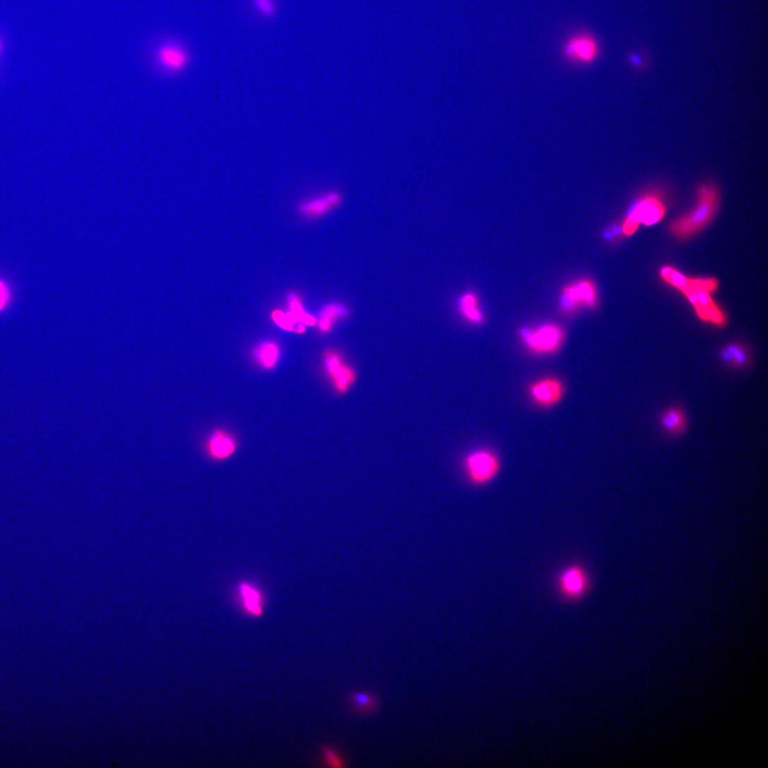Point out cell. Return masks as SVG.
<instances>
[{
    "label": "cell",
    "mask_w": 768,
    "mask_h": 768,
    "mask_svg": "<svg viewBox=\"0 0 768 768\" xmlns=\"http://www.w3.org/2000/svg\"><path fill=\"white\" fill-rule=\"evenodd\" d=\"M663 429L671 436L683 435L687 427V418L685 410L679 406H673L664 411L660 418Z\"/></svg>",
    "instance_id": "obj_13"
},
{
    "label": "cell",
    "mask_w": 768,
    "mask_h": 768,
    "mask_svg": "<svg viewBox=\"0 0 768 768\" xmlns=\"http://www.w3.org/2000/svg\"><path fill=\"white\" fill-rule=\"evenodd\" d=\"M288 301L290 307V313L297 322L308 325H312L315 323V319L305 312L294 294L290 295Z\"/></svg>",
    "instance_id": "obj_21"
},
{
    "label": "cell",
    "mask_w": 768,
    "mask_h": 768,
    "mask_svg": "<svg viewBox=\"0 0 768 768\" xmlns=\"http://www.w3.org/2000/svg\"><path fill=\"white\" fill-rule=\"evenodd\" d=\"M666 213V207L659 197L649 194L642 198L626 218L622 227V234L627 237L635 233L640 224L654 225L662 220Z\"/></svg>",
    "instance_id": "obj_4"
},
{
    "label": "cell",
    "mask_w": 768,
    "mask_h": 768,
    "mask_svg": "<svg viewBox=\"0 0 768 768\" xmlns=\"http://www.w3.org/2000/svg\"><path fill=\"white\" fill-rule=\"evenodd\" d=\"M721 358L727 365L735 369H745L749 364L748 350L740 343H731L721 352Z\"/></svg>",
    "instance_id": "obj_16"
},
{
    "label": "cell",
    "mask_w": 768,
    "mask_h": 768,
    "mask_svg": "<svg viewBox=\"0 0 768 768\" xmlns=\"http://www.w3.org/2000/svg\"><path fill=\"white\" fill-rule=\"evenodd\" d=\"M660 274L663 280L685 295L702 321L718 326L726 324L724 313L711 297L719 287L717 279L689 278L670 266L662 268Z\"/></svg>",
    "instance_id": "obj_1"
},
{
    "label": "cell",
    "mask_w": 768,
    "mask_h": 768,
    "mask_svg": "<svg viewBox=\"0 0 768 768\" xmlns=\"http://www.w3.org/2000/svg\"><path fill=\"white\" fill-rule=\"evenodd\" d=\"M459 309L462 316L474 324H483L485 317L480 308L478 297L473 293H466L459 300Z\"/></svg>",
    "instance_id": "obj_15"
},
{
    "label": "cell",
    "mask_w": 768,
    "mask_h": 768,
    "mask_svg": "<svg viewBox=\"0 0 768 768\" xmlns=\"http://www.w3.org/2000/svg\"><path fill=\"white\" fill-rule=\"evenodd\" d=\"M531 400L537 406L548 409L557 406L565 398V383L556 377L540 378L530 384L528 389Z\"/></svg>",
    "instance_id": "obj_8"
},
{
    "label": "cell",
    "mask_w": 768,
    "mask_h": 768,
    "mask_svg": "<svg viewBox=\"0 0 768 768\" xmlns=\"http://www.w3.org/2000/svg\"><path fill=\"white\" fill-rule=\"evenodd\" d=\"M160 64L171 71L183 69L189 61L187 52L179 46L173 44L163 45L158 52Z\"/></svg>",
    "instance_id": "obj_12"
},
{
    "label": "cell",
    "mask_w": 768,
    "mask_h": 768,
    "mask_svg": "<svg viewBox=\"0 0 768 768\" xmlns=\"http://www.w3.org/2000/svg\"><path fill=\"white\" fill-rule=\"evenodd\" d=\"M524 346L536 355H552L562 348L565 333L557 324H547L535 329L523 328L519 333Z\"/></svg>",
    "instance_id": "obj_3"
},
{
    "label": "cell",
    "mask_w": 768,
    "mask_h": 768,
    "mask_svg": "<svg viewBox=\"0 0 768 768\" xmlns=\"http://www.w3.org/2000/svg\"><path fill=\"white\" fill-rule=\"evenodd\" d=\"M563 52L566 59L572 62L591 64L598 57L600 45L591 34L580 33L571 36L565 42Z\"/></svg>",
    "instance_id": "obj_9"
},
{
    "label": "cell",
    "mask_w": 768,
    "mask_h": 768,
    "mask_svg": "<svg viewBox=\"0 0 768 768\" xmlns=\"http://www.w3.org/2000/svg\"><path fill=\"white\" fill-rule=\"evenodd\" d=\"M280 348L273 342H266L261 345L256 353L257 361L266 370H271L278 365L280 359Z\"/></svg>",
    "instance_id": "obj_20"
},
{
    "label": "cell",
    "mask_w": 768,
    "mask_h": 768,
    "mask_svg": "<svg viewBox=\"0 0 768 768\" xmlns=\"http://www.w3.org/2000/svg\"><path fill=\"white\" fill-rule=\"evenodd\" d=\"M559 591L562 596L569 601L583 598L589 591L590 579L586 570L580 565H572L566 568L558 579Z\"/></svg>",
    "instance_id": "obj_10"
},
{
    "label": "cell",
    "mask_w": 768,
    "mask_h": 768,
    "mask_svg": "<svg viewBox=\"0 0 768 768\" xmlns=\"http://www.w3.org/2000/svg\"><path fill=\"white\" fill-rule=\"evenodd\" d=\"M273 317L276 323L286 331H294L295 326L300 323L297 322L290 312L285 314L282 312H274Z\"/></svg>",
    "instance_id": "obj_23"
},
{
    "label": "cell",
    "mask_w": 768,
    "mask_h": 768,
    "mask_svg": "<svg viewBox=\"0 0 768 768\" xmlns=\"http://www.w3.org/2000/svg\"><path fill=\"white\" fill-rule=\"evenodd\" d=\"M11 292L7 283L0 280V312L4 310L10 303Z\"/></svg>",
    "instance_id": "obj_25"
},
{
    "label": "cell",
    "mask_w": 768,
    "mask_h": 768,
    "mask_svg": "<svg viewBox=\"0 0 768 768\" xmlns=\"http://www.w3.org/2000/svg\"><path fill=\"white\" fill-rule=\"evenodd\" d=\"M464 468L467 478L473 485L483 486L496 478L501 470V463L494 452L480 449L466 456Z\"/></svg>",
    "instance_id": "obj_5"
},
{
    "label": "cell",
    "mask_w": 768,
    "mask_h": 768,
    "mask_svg": "<svg viewBox=\"0 0 768 768\" xmlns=\"http://www.w3.org/2000/svg\"><path fill=\"white\" fill-rule=\"evenodd\" d=\"M340 193L333 191L304 203L300 210L309 215H320L330 211L341 203Z\"/></svg>",
    "instance_id": "obj_14"
},
{
    "label": "cell",
    "mask_w": 768,
    "mask_h": 768,
    "mask_svg": "<svg viewBox=\"0 0 768 768\" xmlns=\"http://www.w3.org/2000/svg\"><path fill=\"white\" fill-rule=\"evenodd\" d=\"M237 444L232 435L223 429L215 430L206 444V451L211 459L225 461L236 452Z\"/></svg>",
    "instance_id": "obj_11"
},
{
    "label": "cell",
    "mask_w": 768,
    "mask_h": 768,
    "mask_svg": "<svg viewBox=\"0 0 768 768\" xmlns=\"http://www.w3.org/2000/svg\"><path fill=\"white\" fill-rule=\"evenodd\" d=\"M720 192L715 184H702L697 190V203L692 211L678 218L670 226L671 234L679 240L688 239L705 228L717 213Z\"/></svg>",
    "instance_id": "obj_2"
},
{
    "label": "cell",
    "mask_w": 768,
    "mask_h": 768,
    "mask_svg": "<svg viewBox=\"0 0 768 768\" xmlns=\"http://www.w3.org/2000/svg\"><path fill=\"white\" fill-rule=\"evenodd\" d=\"M349 701L353 712L358 715H370L377 712L379 708L377 697L367 692L353 693L350 695Z\"/></svg>",
    "instance_id": "obj_17"
},
{
    "label": "cell",
    "mask_w": 768,
    "mask_h": 768,
    "mask_svg": "<svg viewBox=\"0 0 768 768\" xmlns=\"http://www.w3.org/2000/svg\"><path fill=\"white\" fill-rule=\"evenodd\" d=\"M323 756L324 761L331 767H345V764H344L345 762L341 755L335 749L331 747H325L324 748Z\"/></svg>",
    "instance_id": "obj_24"
},
{
    "label": "cell",
    "mask_w": 768,
    "mask_h": 768,
    "mask_svg": "<svg viewBox=\"0 0 768 768\" xmlns=\"http://www.w3.org/2000/svg\"><path fill=\"white\" fill-rule=\"evenodd\" d=\"M256 12L263 18L272 19L278 13L276 0H252Z\"/></svg>",
    "instance_id": "obj_22"
},
{
    "label": "cell",
    "mask_w": 768,
    "mask_h": 768,
    "mask_svg": "<svg viewBox=\"0 0 768 768\" xmlns=\"http://www.w3.org/2000/svg\"><path fill=\"white\" fill-rule=\"evenodd\" d=\"M323 365L325 372L338 394H345L353 387L358 379L357 372L345 362L339 353L333 350H326L324 354Z\"/></svg>",
    "instance_id": "obj_6"
},
{
    "label": "cell",
    "mask_w": 768,
    "mask_h": 768,
    "mask_svg": "<svg viewBox=\"0 0 768 768\" xmlns=\"http://www.w3.org/2000/svg\"><path fill=\"white\" fill-rule=\"evenodd\" d=\"M598 303V290L591 280H581L565 288L561 306L566 313H573L581 307L594 309Z\"/></svg>",
    "instance_id": "obj_7"
},
{
    "label": "cell",
    "mask_w": 768,
    "mask_h": 768,
    "mask_svg": "<svg viewBox=\"0 0 768 768\" xmlns=\"http://www.w3.org/2000/svg\"><path fill=\"white\" fill-rule=\"evenodd\" d=\"M242 604L247 613L254 616L263 614V599L261 593L250 584L244 583L240 586Z\"/></svg>",
    "instance_id": "obj_18"
},
{
    "label": "cell",
    "mask_w": 768,
    "mask_h": 768,
    "mask_svg": "<svg viewBox=\"0 0 768 768\" xmlns=\"http://www.w3.org/2000/svg\"><path fill=\"white\" fill-rule=\"evenodd\" d=\"M349 314L348 309L341 304H330L325 306L319 316V328L324 333L331 330L335 321L345 318Z\"/></svg>",
    "instance_id": "obj_19"
}]
</instances>
